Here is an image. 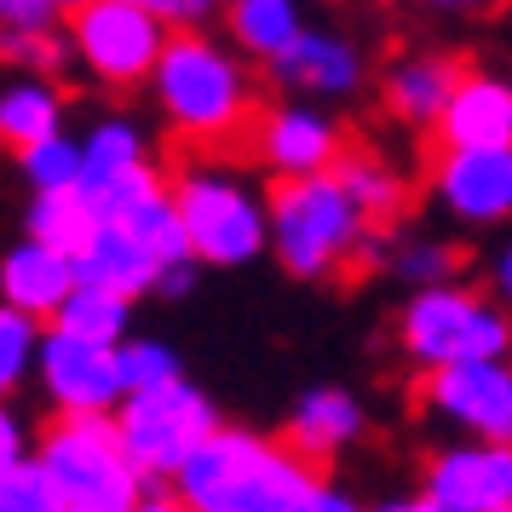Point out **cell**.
Masks as SVG:
<instances>
[{"label":"cell","instance_id":"6da1fadb","mask_svg":"<svg viewBox=\"0 0 512 512\" xmlns=\"http://www.w3.org/2000/svg\"><path fill=\"white\" fill-rule=\"evenodd\" d=\"M144 93L185 150H231L259 116V81L248 58L231 41H213L208 29L167 35L156 70L144 75Z\"/></svg>","mask_w":512,"mask_h":512},{"label":"cell","instance_id":"7a4b0ae2","mask_svg":"<svg viewBox=\"0 0 512 512\" xmlns=\"http://www.w3.org/2000/svg\"><path fill=\"white\" fill-rule=\"evenodd\" d=\"M317 466L254 426H213L167 478L190 512H294Z\"/></svg>","mask_w":512,"mask_h":512},{"label":"cell","instance_id":"3957f363","mask_svg":"<svg viewBox=\"0 0 512 512\" xmlns=\"http://www.w3.org/2000/svg\"><path fill=\"white\" fill-rule=\"evenodd\" d=\"M265 254L294 282H334L380 259V231L351 208L334 173L277 179L265 196Z\"/></svg>","mask_w":512,"mask_h":512},{"label":"cell","instance_id":"277c9868","mask_svg":"<svg viewBox=\"0 0 512 512\" xmlns=\"http://www.w3.org/2000/svg\"><path fill=\"white\" fill-rule=\"evenodd\" d=\"M167 196L196 265L242 271L265 254V196L236 162H219V156L185 162L179 173H167Z\"/></svg>","mask_w":512,"mask_h":512},{"label":"cell","instance_id":"5b68a950","mask_svg":"<svg viewBox=\"0 0 512 512\" xmlns=\"http://www.w3.org/2000/svg\"><path fill=\"white\" fill-rule=\"evenodd\" d=\"M397 351L420 374L478 363V357H512V311L461 277L409 288V300L397 311Z\"/></svg>","mask_w":512,"mask_h":512},{"label":"cell","instance_id":"8992f818","mask_svg":"<svg viewBox=\"0 0 512 512\" xmlns=\"http://www.w3.org/2000/svg\"><path fill=\"white\" fill-rule=\"evenodd\" d=\"M110 426H116L127 461L139 466V478L156 484V478H173L179 461L219 426V409H213V397L196 380L173 374L162 386L121 392V403L110 409Z\"/></svg>","mask_w":512,"mask_h":512},{"label":"cell","instance_id":"52a82bcc","mask_svg":"<svg viewBox=\"0 0 512 512\" xmlns=\"http://www.w3.org/2000/svg\"><path fill=\"white\" fill-rule=\"evenodd\" d=\"M29 461L52 478L64 501H93V507H133L144 489L139 466L127 461L110 415H58L35 438Z\"/></svg>","mask_w":512,"mask_h":512},{"label":"cell","instance_id":"ba28073f","mask_svg":"<svg viewBox=\"0 0 512 512\" xmlns=\"http://www.w3.org/2000/svg\"><path fill=\"white\" fill-rule=\"evenodd\" d=\"M64 18H70L64 29L70 64H81L98 87H116V93L144 87V75L156 70L167 47V29L133 0H81Z\"/></svg>","mask_w":512,"mask_h":512},{"label":"cell","instance_id":"9c48e42d","mask_svg":"<svg viewBox=\"0 0 512 512\" xmlns=\"http://www.w3.org/2000/svg\"><path fill=\"white\" fill-rule=\"evenodd\" d=\"M420 409L455 438L512 443V357H478L420 374Z\"/></svg>","mask_w":512,"mask_h":512},{"label":"cell","instance_id":"30bf717a","mask_svg":"<svg viewBox=\"0 0 512 512\" xmlns=\"http://www.w3.org/2000/svg\"><path fill=\"white\" fill-rule=\"evenodd\" d=\"M248 144H254V162L271 173V179H305V173H328L346 150V127L328 104H311V98H288L277 104H259L254 127H248Z\"/></svg>","mask_w":512,"mask_h":512},{"label":"cell","instance_id":"8fae6325","mask_svg":"<svg viewBox=\"0 0 512 512\" xmlns=\"http://www.w3.org/2000/svg\"><path fill=\"white\" fill-rule=\"evenodd\" d=\"M432 202L461 231L512 225V144H501V150H438Z\"/></svg>","mask_w":512,"mask_h":512},{"label":"cell","instance_id":"7c38bea8","mask_svg":"<svg viewBox=\"0 0 512 512\" xmlns=\"http://www.w3.org/2000/svg\"><path fill=\"white\" fill-rule=\"evenodd\" d=\"M35 386L47 392L52 415H110L121 403L116 346H93L64 328H47L35 351Z\"/></svg>","mask_w":512,"mask_h":512},{"label":"cell","instance_id":"4fadbf2b","mask_svg":"<svg viewBox=\"0 0 512 512\" xmlns=\"http://www.w3.org/2000/svg\"><path fill=\"white\" fill-rule=\"evenodd\" d=\"M265 75L277 81V93L311 98V104H346L369 87V58L363 47L340 35V29H311L305 24L288 47L265 64Z\"/></svg>","mask_w":512,"mask_h":512},{"label":"cell","instance_id":"5bb4252c","mask_svg":"<svg viewBox=\"0 0 512 512\" xmlns=\"http://www.w3.org/2000/svg\"><path fill=\"white\" fill-rule=\"evenodd\" d=\"M420 489L443 512H507L512 501V443L449 438L420 466Z\"/></svg>","mask_w":512,"mask_h":512},{"label":"cell","instance_id":"9a60e30c","mask_svg":"<svg viewBox=\"0 0 512 512\" xmlns=\"http://www.w3.org/2000/svg\"><path fill=\"white\" fill-rule=\"evenodd\" d=\"M438 150H501L512 144V70H461L432 121Z\"/></svg>","mask_w":512,"mask_h":512},{"label":"cell","instance_id":"2e32d148","mask_svg":"<svg viewBox=\"0 0 512 512\" xmlns=\"http://www.w3.org/2000/svg\"><path fill=\"white\" fill-rule=\"evenodd\" d=\"M363 432H369V409L351 386H311V392L294 397V409L282 420V443L317 472L328 461H340L346 449H357Z\"/></svg>","mask_w":512,"mask_h":512},{"label":"cell","instance_id":"e0dca14e","mask_svg":"<svg viewBox=\"0 0 512 512\" xmlns=\"http://www.w3.org/2000/svg\"><path fill=\"white\" fill-rule=\"evenodd\" d=\"M461 70L466 64L455 52H403V58H392L386 75H380V104H386V116L403 121L409 133H432V121H438V110L449 104Z\"/></svg>","mask_w":512,"mask_h":512},{"label":"cell","instance_id":"ac0fdd59","mask_svg":"<svg viewBox=\"0 0 512 512\" xmlns=\"http://www.w3.org/2000/svg\"><path fill=\"white\" fill-rule=\"evenodd\" d=\"M334 173V185L351 196V208L369 219L374 231H392V225H403V213H409V202H415V185H409V173L392 162V156H380V150H369V144H357V150H340V162L328 167Z\"/></svg>","mask_w":512,"mask_h":512},{"label":"cell","instance_id":"d6986e66","mask_svg":"<svg viewBox=\"0 0 512 512\" xmlns=\"http://www.w3.org/2000/svg\"><path fill=\"white\" fill-rule=\"evenodd\" d=\"M75 288V259L47 248V242H12L6 254H0V300L18 305L24 317H41L47 323L52 311L64 305V294Z\"/></svg>","mask_w":512,"mask_h":512},{"label":"cell","instance_id":"ffe728a7","mask_svg":"<svg viewBox=\"0 0 512 512\" xmlns=\"http://www.w3.org/2000/svg\"><path fill=\"white\" fill-rule=\"evenodd\" d=\"M75 277L98 282V288H116V294H127V300L139 305V300L156 294L162 265H156V254H150L127 225H98L93 242L75 254Z\"/></svg>","mask_w":512,"mask_h":512},{"label":"cell","instance_id":"44dd1931","mask_svg":"<svg viewBox=\"0 0 512 512\" xmlns=\"http://www.w3.org/2000/svg\"><path fill=\"white\" fill-rule=\"evenodd\" d=\"M64 116H70L64 87L47 81V75H18V81L0 87V144L6 150H24V144L58 133Z\"/></svg>","mask_w":512,"mask_h":512},{"label":"cell","instance_id":"7402d4cb","mask_svg":"<svg viewBox=\"0 0 512 512\" xmlns=\"http://www.w3.org/2000/svg\"><path fill=\"white\" fill-rule=\"evenodd\" d=\"M139 162H156V150H150V127L139 116H98L87 133H81V185L75 190H93L104 179H116L127 167Z\"/></svg>","mask_w":512,"mask_h":512},{"label":"cell","instance_id":"603a6c76","mask_svg":"<svg viewBox=\"0 0 512 512\" xmlns=\"http://www.w3.org/2000/svg\"><path fill=\"white\" fill-rule=\"evenodd\" d=\"M133 311H139V305L127 300V294L75 277V288L64 294V305L47 317V328H64V334L93 340V346H121V340L133 334Z\"/></svg>","mask_w":512,"mask_h":512},{"label":"cell","instance_id":"cb8c5ba5","mask_svg":"<svg viewBox=\"0 0 512 512\" xmlns=\"http://www.w3.org/2000/svg\"><path fill=\"white\" fill-rule=\"evenodd\" d=\"M380 265L392 271L397 282L409 288H432V282H455L466 271V254L461 242L449 236H432V231H380Z\"/></svg>","mask_w":512,"mask_h":512},{"label":"cell","instance_id":"d4e9b609","mask_svg":"<svg viewBox=\"0 0 512 512\" xmlns=\"http://www.w3.org/2000/svg\"><path fill=\"white\" fill-rule=\"evenodd\" d=\"M225 18H231V47L242 58H254V64H271L305 29L300 0H231Z\"/></svg>","mask_w":512,"mask_h":512},{"label":"cell","instance_id":"484cf974","mask_svg":"<svg viewBox=\"0 0 512 512\" xmlns=\"http://www.w3.org/2000/svg\"><path fill=\"white\" fill-rule=\"evenodd\" d=\"M93 231H98V213L81 190H35V196H29L24 236H35V242H47V248L75 259L93 242Z\"/></svg>","mask_w":512,"mask_h":512},{"label":"cell","instance_id":"4316f807","mask_svg":"<svg viewBox=\"0 0 512 512\" xmlns=\"http://www.w3.org/2000/svg\"><path fill=\"white\" fill-rule=\"evenodd\" d=\"M41 334H47L41 317H24L18 305L0 300V403H18V392L35 380V351H41Z\"/></svg>","mask_w":512,"mask_h":512},{"label":"cell","instance_id":"83f0119b","mask_svg":"<svg viewBox=\"0 0 512 512\" xmlns=\"http://www.w3.org/2000/svg\"><path fill=\"white\" fill-rule=\"evenodd\" d=\"M12 156H18V173L29 179V190H75L81 185V139H75L70 127L24 144Z\"/></svg>","mask_w":512,"mask_h":512},{"label":"cell","instance_id":"f1b7e54d","mask_svg":"<svg viewBox=\"0 0 512 512\" xmlns=\"http://www.w3.org/2000/svg\"><path fill=\"white\" fill-rule=\"evenodd\" d=\"M0 64H12L18 75H58L70 70V41H64V29H0Z\"/></svg>","mask_w":512,"mask_h":512},{"label":"cell","instance_id":"f546056e","mask_svg":"<svg viewBox=\"0 0 512 512\" xmlns=\"http://www.w3.org/2000/svg\"><path fill=\"white\" fill-rule=\"evenodd\" d=\"M116 374H121V392H144V386H162L173 374H185V357L156 334H127L116 346Z\"/></svg>","mask_w":512,"mask_h":512},{"label":"cell","instance_id":"4dcf8cb0","mask_svg":"<svg viewBox=\"0 0 512 512\" xmlns=\"http://www.w3.org/2000/svg\"><path fill=\"white\" fill-rule=\"evenodd\" d=\"M116 225H127V231L139 236L144 248L156 254V265H179V259H190L185 225H179V213H173V196H167V190H156L150 202H139V208L127 213V219H116Z\"/></svg>","mask_w":512,"mask_h":512},{"label":"cell","instance_id":"1f68e13d","mask_svg":"<svg viewBox=\"0 0 512 512\" xmlns=\"http://www.w3.org/2000/svg\"><path fill=\"white\" fill-rule=\"evenodd\" d=\"M156 190H167V173L156 162H139V167H127V173H116V179H104V185L81 190V196L93 202L98 225H116V219H127L139 202H150Z\"/></svg>","mask_w":512,"mask_h":512},{"label":"cell","instance_id":"d6a6232c","mask_svg":"<svg viewBox=\"0 0 512 512\" xmlns=\"http://www.w3.org/2000/svg\"><path fill=\"white\" fill-rule=\"evenodd\" d=\"M64 507H70V501L52 489V478L35 461L12 466V472L0 478V512H64Z\"/></svg>","mask_w":512,"mask_h":512},{"label":"cell","instance_id":"836d02e7","mask_svg":"<svg viewBox=\"0 0 512 512\" xmlns=\"http://www.w3.org/2000/svg\"><path fill=\"white\" fill-rule=\"evenodd\" d=\"M133 6H144L167 35H179V29H208L213 18H219V0H133Z\"/></svg>","mask_w":512,"mask_h":512},{"label":"cell","instance_id":"e575fe53","mask_svg":"<svg viewBox=\"0 0 512 512\" xmlns=\"http://www.w3.org/2000/svg\"><path fill=\"white\" fill-rule=\"evenodd\" d=\"M294 512H369L363 501H357V489H346V484H334V478H311V489L300 495V507Z\"/></svg>","mask_w":512,"mask_h":512},{"label":"cell","instance_id":"d590c367","mask_svg":"<svg viewBox=\"0 0 512 512\" xmlns=\"http://www.w3.org/2000/svg\"><path fill=\"white\" fill-rule=\"evenodd\" d=\"M29 449H35V438H29L24 415H18L12 403H0V478H6L12 466H24Z\"/></svg>","mask_w":512,"mask_h":512},{"label":"cell","instance_id":"8d00e7d4","mask_svg":"<svg viewBox=\"0 0 512 512\" xmlns=\"http://www.w3.org/2000/svg\"><path fill=\"white\" fill-rule=\"evenodd\" d=\"M58 12L47 0H0V29H52Z\"/></svg>","mask_w":512,"mask_h":512},{"label":"cell","instance_id":"74e56055","mask_svg":"<svg viewBox=\"0 0 512 512\" xmlns=\"http://www.w3.org/2000/svg\"><path fill=\"white\" fill-rule=\"evenodd\" d=\"M489 294L512 311V236L495 248V259H489Z\"/></svg>","mask_w":512,"mask_h":512},{"label":"cell","instance_id":"f35d334b","mask_svg":"<svg viewBox=\"0 0 512 512\" xmlns=\"http://www.w3.org/2000/svg\"><path fill=\"white\" fill-rule=\"evenodd\" d=\"M415 12H438V18H472V12H495L501 0H403Z\"/></svg>","mask_w":512,"mask_h":512},{"label":"cell","instance_id":"ab89813d","mask_svg":"<svg viewBox=\"0 0 512 512\" xmlns=\"http://www.w3.org/2000/svg\"><path fill=\"white\" fill-rule=\"evenodd\" d=\"M190 288H196V259H179V265H162V277H156V294H167V300H185Z\"/></svg>","mask_w":512,"mask_h":512},{"label":"cell","instance_id":"60d3db41","mask_svg":"<svg viewBox=\"0 0 512 512\" xmlns=\"http://www.w3.org/2000/svg\"><path fill=\"white\" fill-rule=\"evenodd\" d=\"M369 512H443L426 489H397V495H386V501H374Z\"/></svg>","mask_w":512,"mask_h":512},{"label":"cell","instance_id":"b9f144b4","mask_svg":"<svg viewBox=\"0 0 512 512\" xmlns=\"http://www.w3.org/2000/svg\"><path fill=\"white\" fill-rule=\"evenodd\" d=\"M133 512H190V507L179 495H150V489H144L139 501H133Z\"/></svg>","mask_w":512,"mask_h":512},{"label":"cell","instance_id":"7bdbcfd3","mask_svg":"<svg viewBox=\"0 0 512 512\" xmlns=\"http://www.w3.org/2000/svg\"><path fill=\"white\" fill-rule=\"evenodd\" d=\"M64 512H133V507H93V501H70Z\"/></svg>","mask_w":512,"mask_h":512},{"label":"cell","instance_id":"ee69618b","mask_svg":"<svg viewBox=\"0 0 512 512\" xmlns=\"http://www.w3.org/2000/svg\"><path fill=\"white\" fill-rule=\"evenodd\" d=\"M52 12H58V18H64V12H75V6H81V0H47Z\"/></svg>","mask_w":512,"mask_h":512},{"label":"cell","instance_id":"f6af8a7d","mask_svg":"<svg viewBox=\"0 0 512 512\" xmlns=\"http://www.w3.org/2000/svg\"><path fill=\"white\" fill-rule=\"evenodd\" d=\"M219 6H231V0H219Z\"/></svg>","mask_w":512,"mask_h":512},{"label":"cell","instance_id":"bcb514c9","mask_svg":"<svg viewBox=\"0 0 512 512\" xmlns=\"http://www.w3.org/2000/svg\"><path fill=\"white\" fill-rule=\"evenodd\" d=\"M507 512H512V501H507Z\"/></svg>","mask_w":512,"mask_h":512}]
</instances>
